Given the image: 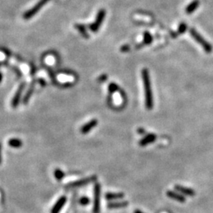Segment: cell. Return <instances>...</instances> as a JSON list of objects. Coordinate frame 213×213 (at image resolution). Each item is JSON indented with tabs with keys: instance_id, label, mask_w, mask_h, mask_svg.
<instances>
[{
	"instance_id": "6da1fadb",
	"label": "cell",
	"mask_w": 213,
	"mask_h": 213,
	"mask_svg": "<svg viewBox=\"0 0 213 213\" xmlns=\"http://www.w3.org/2000/svg\"><path fill=\"white\" fill-rule=\"evenodd\" d=\"M141 76L143 79L144 89H145V107L148 110H151L153 108V98H152V92L151 88L150 77L149 72L147 69H143L141 70Z\"/></svg>"
},
{
	"instance_id": "7a4b0ae2",
	"label": "cell",
	"mask_w": 213,
	"mask_h": 213,
	"mask_svg": "<svg viewBox=\"0 0 213 213\" xmlns=\"http://www.w3.org/2000/svg\"><path fill=\"white\" fill-rule=\"evenodd\" d=\"M189 33H190L192 37H193V39H194L195 40H196L198 44L202 47V48H203L204 51H205V52H207V53L212 52V51H213L212 46L209 43H208L206 39H204L200 33H198L197 32L196 29L192 28V29H190V30H189Z\"/></svg>"
},
{
	"instance_id": "3957f363",
	"label": "cell",
	"mask_w": 213,
	"mask_h": 213,
	"mask_svg": "<svg viewBox=\"0 0 213 213\" xmlns=\"http://www.w3.org/2000/svg\"><path fill=\"white\" fill-rule=\"evenodd\" d=\"M50 0H39V2L36 4L33 7L30 9V10H27L24 14H23V17L25 20H29V19H31L32 17H33L34 15H36L38 12L39 11L41 8L44 7V6L45 5L46 3H48L49 2Z\"/></svg>"
},
{
	"instance_id": "277c9868",
	"label": "cell",
	"mask_w": 213,
	"mask_h": 213,
	"mask_svg": "<svg viewBox=\"0 0 213 213\" xmlns=\"http://www.w3.org/2000/svg\"><path fill=\"white\" fill-rule=\"evenodd\" d=\"M100 184L96 183L94 186V203H93V213H100Z\"/></svg>"
},
{
	"instance_id": "5b68a950",
	"label": "cell",
	"mask_w": 213,
	"mask_h": 213,
	"mask_svg": "<svg viewBox=\"0 0 213 213\" xmlns=\"http://www.w3.org/2000/svg\"><path fill=\"white\" fill-rule=\"evenodd\" d=\"M96 176L95 175H92L90 176V177L85 178L81 179V180H77L73 182V183H69L67 185V187L68 188H77V187H81V186H85V185H88L89 183H92V182H95L96 181Z\"/></svg>"
},
{
	"instance_id": "8992f818",
	"label": "cell",
	"mask_w": 213,
	"mask_h": 213,
	"mask_svg": "<svg viewBox=\"0 0 213 213\" xmlns=\"http://www.w3.org/2000/svg\"><path fill=\"white\" fill-rule=\"evenodd\" d=\"M105 15H106L105 10H103L102 9V10H100L99 13L97 14V16H96L95 21L90 25V29L92 32H94V33L97 32L98 29H99L100 27L101 24H102L104 17H105Z\"/></svg>"
},
{
	"instance_id": "52a82bcc",
	"label": "cell",
	"mask_w": 213,
	"mask_h": 213,
	"mask_svg": "<svg viewBox=\"0 0 213 213\" xmlns=\"http://www.w3.org/2000/svg\"><path fill=\"white\" fill-rule=\"evenodd\" d=\"M25 83L21 84L19 88L17 89V92L14 94V97H13L12 102H11V105H12L13 108H17V106H18L19 102L21 100V95H22L23 90L25 89Z\"/></svg>"
},
{
	"instance_id": "ba28073f",
	"label": "cell",
	"mask_w": 213,
	"mask_h": 213,
	"mask_svg": "<svg viewBox=\"0 0 213 213\" xmlns=\"http://www.w3.org/2000/svg\"><path fill=\"white\" fill-rule=\"evenodd\" d=\"M66 202H67V197L65 196H63L56 201V203L53 206L52 209H51V213H59L63 206L65 205Z\"/></svg>"
},
{
	"instance_id": "9c48e42d",
	"label": "cell",
	"mask_w": 213,
	"mask_h": 213,
	"mask_svg": "<svg viewBox=\"0 0 213 213\" xmlns=\"http://www.w3.org/2000/svg\"><path fill=\"white\" fill-rule=\"evenodd\" d=\"M174 189L175 190H177L178 193H180L181 194L186 195V196L189 197H193L195 195V191L193 189H190V188L185 187L183 186H179V185H176L174 186Z\"/></svg>"
},
{
	"instance_id": "30bf717a",
	"label": "cell",
	"mask_w": 213,
	"mask_h": 213,
	"mask_svg": "<svg viewBox=\"0 0 213 213\" xmlns=\"http://www.w3.org/2000/svg\"><path fill=\"white\" fill-rule=\"evenodd\" d=\"M167 196L170 199L174 200V201L180 202V203H184L186 201V198L183 194H181L180 193H177L172 190H169L167 192Z\"/></svg>"
},
{
	"instance_id": "8fae6325",
	"label": "cell",
	"mask_w": 213,
	"mask_h": 213,
	"mask_svg": "<svg viewBox=\"0 0 213 213\" xmlns=\"http://www.w3.org/2000/svg\"><path fill=\"white\" fill-rule=\"evenodd\" d=\"M97 123L98 122L96 119L91 120V121H89V123L85 124L81 128V133H83V134H87V133H89L92 129H94V128L96 126Z\"/></svg>"
},
{
	"instance_id": "7c38bea8",
	"label": "cell",
	"mask_w": 213,
	"mask_h": 213,
	"mask_svg": "<svg viewBox=\"0 0 213 213\" xmlns=\"http://www.w3.org/2000/svg\"><path fill=\"white\" fill-rule=\"evenodd\" d=\"M156 139V136L153 133H149V134L146 135L145 137H143L142 139H141V141H139V145L141 147H145L146 145H149V144L154 142Z\"/></svg>"
},
{
	"instance_id": "4fadbf2b",
	"label": "cell",
	"mask_w": 213,
	"mask_h": 213,
	"mask_svg": "<svg viewBox=\"0 0 213 213\" xmlns=\"http://www.w3.org/2000/svg\"><path fill=\"white\" fill-rule=\"evenodd\" d=\"M128 201H118V202H111L108 204V208L109 209H118V208H124L128 206Z\"/></svg>"
},
{
	"instance_id": "5bb4252c",
	"label": "cell",
	"mask_w": 213,
	"mask_h": 213,
	"mask_svg": "<svg viewBox=\"0 0 213 213\" xmlns=\"http://www.w3.org/2000/svg\"><path fill=\"white\" fill-rule=\"evenodd\" d=\"M200 5V1L199 0H193L189 5L187 6V7L186 8V13L187 14H191L194 12L195 10L198 8Z\"/></svg>"
},
{
	"instance_id": "9a60e30c",
	"label": "cell",
	"mask_w": 213,
	"mask_h": 213,
	"mask_svg": "<svg viewBox=\"0 0 213 213\" xmlns=\"http://www.w3.org/2000/svg\"><path fill=\"white\" fill-rule=\"evenodd\" d=\"M125 197L123 193H107L105 198L108 201H114V200H121Z\"/></svg>"
},
{
	"instance_id": "2e32d148",
	"label": "cell",
	"mask_w": 213,
	"mask_h": 213,
	"mask_svg": "<svg viewBox=\"0 0 213 213\" xmlns=\"http://www.w3.org/2000/svg\"><path fill=\"white\" fill-rule=\"evenodd\" d=\"M22 141H21L20 139H17V138H12V139H10L8 141V145L10 147H12V148H20V147L22 146Z\"/></svg>"
},
{
	"instance_id": "e0dca14e",
	"label": "cell",
	"mask_w": 213,
	"mask_h": 213,
	"mask_svg": "<svg viewBox=\"0 0 213 213\" xmlns=\"http://www.w3.org/2000/svg\"><path fill=\"white\" fill-rule=\"evenodd\" d=\"M33 91H34V85H33V84H32V85H31V86H30V88H29V89L28 90L26 95H25L24 99H23V104H27L28 103H29V100H30L31 96H32V95H33Z\"/></svg>"
},
{
	"instance_id": "ac0fdd59",
	"label": "cell",
	"mask_w": 213,
	"mask_h": 213,
	"mask_svg": "<svg viewBox=\"0 0 213 213\" xmlns=\"http://www.w3.org/2000/svg\"><path fill=\"white\" fill-rule=\"evenodd\" d=\"M75 27L77 28V30H78L79 32H80L82 36H84V37H85V38H89V34H88L87 31H86V29H85V26L82 25L77 24V25H76Z\"/></svg>"
},
{
	"instance_id": "d6986e66",
	"label": "cell",
	"mask_w": 213,
	"mask_h": 213,
	"mask_svg": "<svg viewBox=\"0 0 213 213\" xmlns=\"http://www.w3.org/2000/svg\"><path fill=\"white\" fill-rule=\"evenodd\" d=\"M54 175H55V178L58 181L62 180L63 178L65 177V174H64V172H63V170H60V169H58V168L55 169V172H54Z\"/></svg>"
},
{
	"instance_id": "ffe728a7",
	"label": "cell",
	"mask_w": 213,
	"mask_h": 213,
	"mask_svg": "<svg viewBox=\"0 0 213 213\" xmlns=\"http://www.w3.org/2000/svg\"><path fill=\"white\" fill-rule=\"evenodd\" d=\"M144 36H144V43H145V44H151V42H152V36L150 35V33H148V32H145Z\"/></svg>"
},
{
	"instance_id": "44dd1931",
	"label": "cell",
	"mask_w": 213,
	"mask_h": 213,
	"mask_svg": "<svg viewBox=\"0 0 213 213\" xmlns=\"http://www.w3.org/2000/svg\"><path fill=\"white\" fill-rule=\"evenodd\" d=\"M108 90L111 93H114V92H116L118 90V86L116 84L111 83L109 85V87H108Z\"/></svg>"
},
{
	"instance_id": "7402d4cb",
	"label": "cell",
	"mask_w": 213,
	"mask_h": 213,
	"mask_svg": "<svg viewBox=\"0 0 213 213\" xmlns=\"http://www.w3.org/2000/svg\"><path fill=\"white\" fill-rule=\"evenodd\" d=\"M89 202H90V200H89V198L87 197H82L80 199V201H79L80 205H83V206H86V205H88L89 204Z\"/></svg>"
},
{
	"instance_id": "603a6c76",
	"label": "cell",
	"mask_w": 213,
	"mask_h": 213,
	"mask_svg": "<svg viewBox=\"0 0 213 213\" xmlns=\"http://www.w3.org/2000/svg\"><path fill=\"white\" fill-rule=\"evenodd\" d=\"M186 29H187V25L185 24V23H182V24H180L178 29V34H183V33H184L186 32Z\"/></svg>"
},
{
	"instance_id": "cb8c5ba5",
	"label": "cell",
	"mask_w": 213,
	"mask_h": 213,
	"mask_svg": "<svg viewBox=\"0 0 213 213\" xmlns=\"http://www.w3.org/2000/svg\"><path fill=\"white\" fill-rule=\"evenodd\" d=\"M114 103L117 104H119L120 103H121V97H120L119 94L118 93V92H114Z\"/></svg>"
},
{
	"instance_id": "d4e9b609",
	"label": "cell",
	"mask_w": 213,
	"mask_h": 213,
	"mask_svg": "<svg viewBox=\"0 0 213 213\" xmlns=\"http://www.w3.org/2000/svg\"><path fill=\"white\" fill-rule=\"evenodd\" d=\"M129 50H130V48H129V46H127V45H124V46H123L121 48V51H123V52L128 51Z\"/></svg>"
},
{
	"instance_id": "484cf974",
	"label": "cell",
	"mask_w": 213,
	"mask_h": 213,
	"mask_svg": "<svg viewBox=\"0 0 213 213\" xmlns=\"http://www.w3.org/2000/svg\"><path fill=\"white\" fill-rule=\"evenodd\" d=\"M137 133H140V134H144V133H145V130L144 129H138L137 130Z\"/></svg>"
},
{
	"instance_id": "4316f807",
	"label": "cell",
	"mask_w": 213,
	"mask_h": 213,
	"mask_svg": "<svg viewBox=\"0 0 213 213\" xmlns=\"http://www.w3.org/2000/svg\"><path fill=\"white\" fill-rule=\"evenodd\" d=\"M133 213H144L143 211H141V210H138V209H137V210H135L134 211H133Z\"/></svg>"
},
{
	"instance_id": "83f0119b",
	"label": "cell",
	"mask_w": 213,
	"mask_h": 213,
	"mask_svg": "<svg viewBox=\"0 0 213 213\" xmlns=\"http://www.w3.org/2000/svg\"><path fill=\"white\" fill-rule=\"evenodd\" d=\"M2 163V156H1V144H0V164Z\"/></svg>"
},
{
	"instance_id": "f1b7e54d",
	"label": "cell",
	"mask_w": 213,
	"mask_h": 213,
	"mask_svg": "<svg viewBox=\"0 0 213 213\" xmlns=\"http://www.w3.org/2000/svg\"><path fill=\"white\" fill-rule=\"evenodd\" d=\"M2 75L1 74V73H0V81H2Z\"/></svg>"
}]
</instances>
